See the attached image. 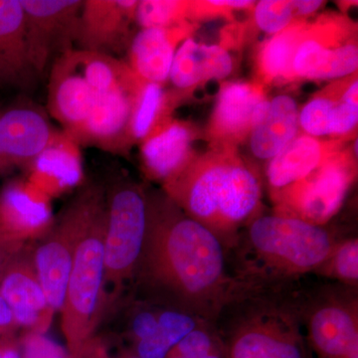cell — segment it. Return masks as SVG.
<instances>
[{"label": "cell", "instance_id": "43", "mask_svg": "<svg viewBox=\"0 0 358 358\" xmlns=\"http://www.w3.org/2000/svg\"><path fill=\"white\" fill-rule=\"evenodd\" d=\"M18 251H20V250L11 248V247L7 246V245L0 242V277L3 274L6 266L10 262L13 257L15 255Z\"/></svg>", "mask_w": 358, "mask_h": 358}, {"label": "cell", "instance_id": "38", "mask_svg": "<svg viewBox=\"0 0 358 358\" xmlns=\"http://www.w3.org/2000/svg\"><path fill=\"white\" fill-rule=\"evenodd\" d=\"M20 358H69L68 350L45 334L28 331L20 341Z\"/></svg>", "mask_w": 358, "mask_h": 358}, {"label": "cell", "instance_id": "21", "mask_svg": "<svg viewBox=\"0 0 358 358\" xmlns=\"http://www.w3.org/2000/svg\"><path fill=\"white\" fill-rule=\"evenodd\" d=\"M308 341L317 358H358L357 308L329 301L310 315Z\"/></svg>", "mask_w": 358, "mask_h": 358}, {"label": "cell", "instance_id": "36", "mask_svg": "<svg viewBox=\"0 0 358 358\" xmlns=\"http://www.w3.org/2000/svg\"><path fill=\"white\" fill-rule=\"evenodd\" d=\"M212 353H225V348L219 345L218 339L210 331L199 326L181 339L167 357H193Z\"/></svg>", "mask_w": 358, "mask_h": 358}, {"label": "cell", "instance_id": "4", "mask_svg": "<svg viewBox=\"0 0 358 358\" xmlns=\"http://www.w3.org/2000/svg\"><path fill=\"white\" fill-rule=\"evenodd\" d=\"M248 238L259 258L288 274L320 267L336 247L322 226L277 213L254 219L249 226Z\"/></svg>", "mask_w": 358, "mask_h": 358}, {"label": "cell", "instance_id": "37", "mask_svg": "<svg viewBox=\"0 0 358 358\" xmlns=\"http://www.w3.org/2000/svg\"><path fill=\"white\" fill-rule=\"evenodd\" d=\"M334 275L346 282L357 284L358 280V242L350 239L334 247L329 257Z\"/></svg>", "mask_w": 358, "mask_h": 358}, {"label": "cell", "instance_id": "44", "mask_svg": "<svg viewBox=\"0 0 358 358\" xmlns=\"http://www.w3.org/2000/svg\"><path fill=\"white\" fill-rule=\"evenodd\" d=\"M1 358H20V341H15L13 336L7 339Z\"/></svg>", "mask_w": 358, "mask_h": 358}, {"label": "cell", "instance_id": "42", "mask_svg": "<svg viewBox=\"0 0 358 358\" xmlns=\"http://www.w3.org/2000/svg\"><path fill=\"white\" fill-rule=\"evenodd\" d=\"M16 329L18 327L16 326L10 308L6 301L0 296V341L13 336Z\"/></svg>", "mask_w": 358, "mask_h": 358}, {"label": "cell", "instance_id": "18", "mask_svg": "<svg viewBox=\"0 0 358 358\" xmlns=\"http://www.w3.org/2000/svg\"><path fill=\"white\" fill-rule=\"evenodd\" d=\"M197 24L186 21L169 28H145L128 47V64L140 81L166 85L179 45L192 36Z\"/></svg>", "mask_w": 358, "mask_h": 358}, {"label": "cell", "instance_id": "13", "mask_svg": "<svg viewBox=\"0 0 358 358\" xmlns=\"http://www.w3.org/2000/svg\"><path fill=\"white\" fill-rule=\"evenodd\" d=\"M0 296L6 301L18 329L46 333L50 327L52 312L37 277L31 250H20L0 277Z\"/></svg>", "mask_w": 358, "mask_h": 358}, {"label": "cell", "instance_id": "30", "mask_svg": "<svg viewBox=\"0 0 358 358\" xmlns=\"http://www.w3.org/2000/svg\"><path fill=\"white\" fill-rule=\"evenodd\" d=\"M169 81L173 85V91L183 99L200 85L205 84L199 42L192 36L179 45L171 64Z\"/></svg>", "mask_w": 358, "mask_h": 358}, {"label": "cell", "instance_id": "28", "mask_svg": "<svg viewBox=\"0 0 358 358\" xmlns=\"http://www.w3.org/2000/svg\"><path fill=\"white\" fill-rule=\"evenodd\" d=\"M196 317L180 310H162L152 336L134 343V355L138 358H166L174 346L190 331L196 329Z\"/></svg>", "mask_w": 358, "mask_h": 358}, {"label": "cell", "instance_id": "33", "mask_svg": "<svg viewBox=\"0 0 358 358\" xmlns=\"http://www.w3.org/2000/svg\"><path fill=\"white\" fill-rule=\"evenodd\" d=\"M257 27L267 34L281 32L294 22L293 7L289 0H262L254 6Z\"/></svg>", "mask_w": 358, "mask_h": 358}, {"label": "cell", "instance_id": "11", "mask_svg": "<svg viewBox=\"0 0 358 358\" xmlns=\"http://www.w3.org/2000/svg\"><path fill=\"white\" fill-rule=\"evenodd\" d=\"M51 199L27 179H15L0 192V242L20 250L43 237L53 225Z\"/></svg>", "mask_w": 358, "mask_h": 358}, {"label": "cell", "instance_id": "15", "mask_svg": "<svg viewBox=\"0 0 358 358\" xmlns=\"http://www.w3.org/2000/svg\"><path fill=\"white\" fill-rule=\"evenodd\" d=\"M226 358H307L298 329L288 317L261 315L231 336Z\"/></svg>", "mask_w": 358, "mask_h": 358}, {"label": "cell", "instance_id": "47", "mask_svg": "<svg viewBox=\"0 0 358 358\" xmlns=\"http://www.w3.org/2000/svg\"><path fill=\"white\" fill-rule=\"evenodd\" d=\"M7 173L6 169H4L3 164H2L1 159H0V176Z\"/></svg>", "mask_w": 358, "mask_h": 358}, {"label": "cell", "instance_id": "12", "mask_svg": "<svg viewBox=\"0 0 358 358\" xmlns=\"http://www.w3.org/2000/svg\"><path fill=\"white\" fill-rule=\"evenodd\" d=\"M58 131L35 103L20 102L0 110V159L4 169L25 171Z\"/></svg>", "mask_w": 358, "mask_h": 358}, {"label": "cell", "instance_id": "46", "mask_svg": "<svg viewBox=\"0 0 358 358\" xmlns=\"http://www.w3.org/2000/svg\"><path fill=\"white\" fill-rule=\"evenodd\" d=\"M10 338H11V336H10ZM8 338H6L2 339V341H0V358H1L2 355H3L4 348H6V341H7V339H8Z\"/></svg>", "mask_w": 358, "mask_h": 358}, {"label": "cell", "instance_id": "9", "mask_svg": "<svg viewBox=\"0 0 358 358\" xmlns=\"http://www.w3.org/2000/svg\"><path fill=\"white\" fill-rule=\"evenodd\" d=\"M84 0H20L28 56L37 76L77 42Z\"/></svg>", "mask_w": 358, "mask_h": 358}, {"label": "cell", "instance_id": "7", "mask_svg": "<svg viewBox=\"0 0 358 358\" xmlns=\"http://www.w3.org/2000/svg\"><path fill=\"white\" fill-rule=\"evenodd\" d=\"M357 157L343 148L305 178L273 195L277 214L322 226L339 210L357 173Z\"/></svg>", "mask_w": 358, "mask_h": 358}, {"label": "cell", "instance_id": "29", "mask_svg": "<svg viewBox=\"0 0 358 358\" xmlns=\"http://www.w3.org/2000/svg\"><path fill=\"white\" fill-rule=\"evenodd\" d=\"M333 98L329 138L343 141L355 138L358 122L357 73L327 85Z\"/></svg>", "mask_w": 358, "mask_h": 358}, {"label": "cell", "instance_id": "25", "mask_svg": "<svg viewBox=\"0 0 358 358\" xmlns=\"http://www.w3.org/2000/svg\"><path fill=\"white\" fill-rule=\"evenodd\" d=\"M166 85L138 82L134 91L129 124V147L140 145L152 131L173 117V110L183 100Z\"/></svg>", "mask_w": 358, "mask_h": 358}, {"label": "cell", "instance_id": "3", "mask_svg": "<svg viewBox=\"0 0 358 358\" xmlns=\"http://www.w3.org/2000/svg\"><path fill=\"white\" fill-rule=\"evenodd\" d=\"M107 195L93 185L78 237L62 310V331L69 355L96 336L107 303L105 286Z\"/></svg>", "mask_w": 358, "mask_h": 358}, {"label": "cell", "instance_id": "20", "mask_svg": "<svg viewBox=\"0 0 358 358\" xmlns=\"http://www.w3.org/2000/svg\"><path fill=\"white\" fill-rule=\"evenodd\" d=\"M26 171V179L49 199L69 192L83 181L81 145L69 134L59 131Z\"/></svg>", "mask_w": 358, "mask_h": 358}, {"label": "cell", "instance_id": "40", "mask_svg": "<svg viewBox=\"0 0 358 358\" xmlns=\"http://www.w3.org/2000/svg\"><path fill=\"white\" fill-rule=\"evenodd\" d=\"M69 358H138L134 353H122V355H110L109 350L106 346L105 343L95 336L94 338L87 341L83 346L79 348V350L74 355H69Z\"/></svg>", "mask_w": 358, "mask_h": 358}, {"label": "cell", "instance_id": "32", "mask_svg": "<svg viewBox=\"0 0 358 358\" xmlns=\"http://www.w3.org/2000/svg\"><path fill=\"white\" fill-rule=\"evenodd\" d=\"M333 98L324 87L315 94L299 113V124L303 134L313 138L329 136Z\"/></svg>", "mask_w": 358, "mask_h": 358}, {"label": "cell", "instance_id": "17", "mask_svg": "<svg viewBox=\"0 0 358 358\" xmlns=\"http://www.w3.org/2000/svg\"><path fill=\"white\" fill-rule=\"evenodd\" d=\"M199 131L194 124L171 119L140 143L141 162L148 178L162 185L173 180L197 157L194 143Z\"/></svg>", "mask_w": 358, "mask_h": 358}, {"label": "cell", "instance_id": "34", "mask_svg": "<svg viewBox=\"0 0 358 358\" xmlns=\"http://www.w3.org/2000/svg\"><path fill=\"white\" fill-rule=\"evenodd\" d=\"M255 1L249 0H204L190 1L188 20L197 24L199 21L212 20L214 18L232 20L235 10H245L255 6Z\"/></svg>", "mask_w": 358, "mask_h": 358}, {"label": "cell", "instance_id": "23", "mask_svg": "<svg viewBox=\"0 0 358 358\" xmlns=\"http://www.w3.org/2000/svg\"><path fill=\"white\" fill-rule=\"evenodd\" d=\"M36 77L28 56L20 0H0V83L27 89Z\"/></svg>", "mask_w": 358, "mask_h": 358}, {"label": "cell", "instance_id": "10", "mask_svg": "<svg viewBox=\"0 0 358 358\" xmlns=\"http://www.w3.org/2000/svg\"><path fill=\"white\" fill-rule=\"evenodd\" d=\"M266 87L258 82L234 81L221 85L206 129L210 148H237L268 110Z\"/></svg>", "mask_w": 358, "mask_h": 358}, {"label": "cell", "instance_id": "19", "mask_svg": "<svg viewBox=\"0 0 358 358\" xmlns=\"http://www.w3.org/2000/svg\"><path fill=\"white\" fill-rule=\"evenodd\" d=\"M136 85L96 96L84 126L74 138L81 147L92 145L117 155L128 152L129 117Z\"/></svg>", "mask_w": 358, "mask_h": 358}, {"label": "cell", "instance_id": "31", "mask_svg": "<svg viewBox=\"0 0 358 358\" xmlns=\"http://www.w3.org/2000/svg\"><path fill=\"white\" fill-rule=\"evenodd\" d=\"M189 8L190 1L186 0H141L136 6V23L141 29L173 27L189 21Z\"/></svg>", "mask_w": 358, "mask_h": 358}, {"label": "cell", "instance_id": "1", "mask_svg": "<svg viewBox=\"0 0 358 358\" xmlns=\"http://www.w3.org/2000/svg\"><path fill=\"white\" fill-rule=\"evenodd\" d=\"M134 278L173 310L203 315L227 296L223 243L164 193L148 194V226Z\"/></svg>", "mask_w": 358, "mask_h": 358}, {"label": "cell", "instance_id": "8", "mask_svg": "<svg viewBox=\"0 0 358 358\" xmlns=\"http://www.w3.org/2000/svg\"><path fill=\"white\" fill-rule=\"evenodd\" d=\"M93 185L87 186L67 205L57 220L31 250L37 277L52 312H61L77 240L83 224Z\"/></svg>", "mask_w": 358, "mask_h": 358}, {"label": "cell", "instance_id": "14", "mask_svg": "<svg viewBox=\"0 0 358 358\" xmlns=\"http://www.w3.org/2000/svg\"><path fill=\"white\" fill-rule=\"evenodd\" d=\"M138 3V0H84L78 49L110 56L128 49Z\"/></svg>", "mask_w": 358, "mask_h": 358}, {"label": "cell", "instance_id": "2", "mask_svg": "<svg viewBox=\"0 0 358 358\" xmlns=\"http://www.w3.org/2000/svg\"><path fill=\"white\" fill-rule=\"evenodd\" d=\"M162 187L183 213L221 242L255 217L262 199L258 173L233 148H211L197 155Z\"/></svg>", "mask_w": 358, "mask_h": 358}, {"label": "cell", "instance_id": "22", "mask_svg": "<svg viewBox=\"0 0 358 358\" xmlns=\"http://www.w3.org/2000/svg\"><path fill=\"white\" fill-rule=\"evenodd\" d=\"M345 143L299 134L284 150L268 160L266 176L272 195L305 178L327 157L345 148Z\"/></svg>", "mask_w": 358, "mask_h": 358}, {"label": "cell", "instance_id": "41", "mask_svg": "<svg viewBox=\"0 0 358 358\" xmlns=\"http://www.w3.org/2000/svg\"><path fill=\"white\" fill-rule=\"evenodd\" d=\"M326 2L320 0H294L292 1L294 21H306L322 8Z\"/></svg>", "mask_w": 358, "mask_h": 358}, {"label": "cell", "instance_id": "24", "mask_svg": "<svg viewBox=\"0 0 358 358\" xmlns=\"http://www.w3.org/2000/svg\"><path fill=\"white\" fill-rule=\"evenodd\" d=\"M298 103L291 96L268 101L267 112L249 134V148L257 159L270 160L301 133Z\"/></svg>", "mask_w": 358, "mask_h": 358}, {"label": "cell", "instance_id": "5", "mask_svg": "<svg viewBox=\"0 0 358 358\" xmlns=\"http://www.w3.org/2000/svg\"><path fill=\"white\" fill-rule=\"evenodd\" d=\"M107 195L105 286L119 293L133 279L148 226V193L136 183L120 181Z\"/></svg>", "mask_w": 358, "mask_h": 358}, {"label": "cell", "instance_id": "35", "mask_svg": "<svg viewBox=\"0 0 358 358\" xmlns=\"http://www.w3.org/2000/svg\"><path fill=\"white\" fill-rule=\"evenodd\" d=\"M199 51L205 83L222 81L232 74L234 59L227 49L219 44L199 43Z\"/></svg>", "mask_w": 358, "mask_h": 358}, {"label": "cell", "instance_id": "27", "mask_svg": "<svg viewBox=\"0 0 358 358\" xmlns=\"http://www.w3.org/2000/svg\"><path fill=\"white\" fill-rule=\"evenodd\" d=\"M76 56L80 69L96 95L134 88L140 81L127 62L115 56L79 49H76Z\"/></svg>", "mask_w": 358, "mask_h": 358}, {"label": "cell", "instance_id": "6", "mask_svg": "<svg viewBox=\"0 0 358 358\" xmlns=\"http://www.w3.org/2000/svg\"><path fill=\"white\" fill-rule=\"evenodd\" d=\"M357 24L343 14H322L308 21L294 53V82L336 81L357 73Z\"/></svg>", "mask_w": 358, "mask_h": 358}, {"label": "cell", "instance_id": "45", "mask_svg": "<svg viewBox=\"0 0 358 358\" xmlns=\"http://www.w3.org/2000/svg\"><path fill=\"white\" fill-rule=\"evenodd\" d=\"M166 358H226L225 353H212L207 355H193V357H167Z\"/></svg>", "mask_w": 358, "mask_h": 358}, {"label": "cell", "instance_id": "39", "mask_svg": "<svg viewBox=\"0 0 358 358\" xmlns=\"http://www.w3.org/2000/svg\"><path fill=\"white\" fill-rule=\"evenodd\" d=\"M159 312H154V310H141L134 315L129 327V331L134 343L148 338L154 334L159 322Z\"/></svg>", "mask_w": 358, "mask_h": 358}, {"label": "cell", "instance_id": "16", "mask_svg": "<svg viewBox=\"0 0 358 358\" xmlns=\"http://www.w3.org/2000/svg\"><path fill=\"white\" fill-rule=\"evenodd\" d=\"M96 96L80 69L76 49L66 52L52 64L47 108L65 133L76 136L91 112Z\"/></svg>", "mask_w": 358, "mask_h": 358}, {"label": "cell", "instance_id": "26", "mask_svg": "<svg viewBox=\"0 0 358 358\" xmlns=\"http://www.w3.org/2000/svg\"><path fill=\"white\" fill-rule=\"evenodd\" d=\"M308 24V20L294 21L260 45L256 56V82L266 88L294 82L292 69L294 56Z\"/></svg>", "mask_w": 358, "mask_h": 358}]
</instances>
